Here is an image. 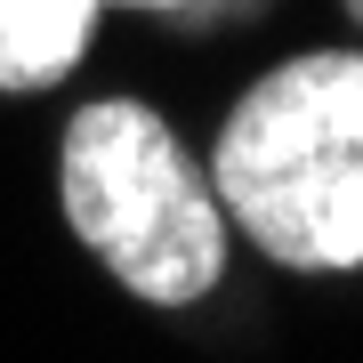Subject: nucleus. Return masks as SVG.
Instances as JSON below:
<instances>
[{
    "instance_id": "nucleus-1",
    "label": "nucleus",
    "mask_w": 363,
    "mask_h": 363,
    "mask_svg": "<svg viewBox=\"0 0 363 363\" xmlns=\"http://www.w3.org/2000/svg\"><path fill=\"white\" fill-rule=\"evenodd\" d=\"M210 186L267 267L363 274V40H307L250 73L210 130Z\"/></svg>"
},
{
    "instance_id": "nucleus-2",
    "label": "nucleus",
    "mask_w": 363,
    "mask_h": 363,
    "mask_svg": "<svg viewBox=\"0 0 363 363\" xmlns=\"http://www.w3.org/2000/svg\"><path fill=\"white\" fill-rule=\"evenodd\" d=\"M57 218L73 250L121 298L154 315H194L234 274V218L210 186V154L154 97H81L57 130Z\"/></svg>"
},
{
    "instance_id": "nucleus-3",
    "label": "nucleus",
    "mask_w": 363,
    "mask_h": 363,
    "mask_svg": "<svg viewBox=\"0 0 363 363\" xmlns=\"http://www.w3.org/2000/svg\"><path fill=\"white\" fill-rule=\"evenodd\" d=\"M105 0H0V97H49L97 57Z\"/></svg>"
},
{
    "instance_id": "nucleus-4",
    "label": "nucleus",
    "mask_w": 363,
    "mask_h": 363,
    "mask_svg": "<svg viewBox=\"0 0 363 363\" xmlns=\"http://www.w3.org/2000/svg\"><path fill=\"white\" fill-rule=\"evenodd\" d=\"M105 9H130V16H202L218 0H105Z\"/></svg>"
},
{
    "instance_id": "nucleus-5",
    "label": "nucleus",
    "mask_w": 363,
    "mask_h": 363,
    "mask_svg": "<svg viewBox=\"0 0 363 363\" xmlns=\"http://www.w3.org/2000/svg\"><path fill=\"white\" fill-rule=\"evenodd\" d=\"M347 16H355V25H363V0H347Z\"/></svg>"
}]
</instances>
